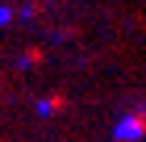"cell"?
Segmentation results:
<instances>
[{
	"mask_svg": "<svg viewBox=\"0 0 146 142\" xmlns=\"http://www.w3.org/2000/svg\"><path fill=\"white\" fill-rule=\"evenodd\" d=\"M146 134V113H134V117H125L121 125H117V138L129 142V138H142Z\"/></svg>",
	"mask_w": 146,
	"mask_h": 142,
	"instance_id": "cell-1",
	"label": "cell"
}]
</instances>
